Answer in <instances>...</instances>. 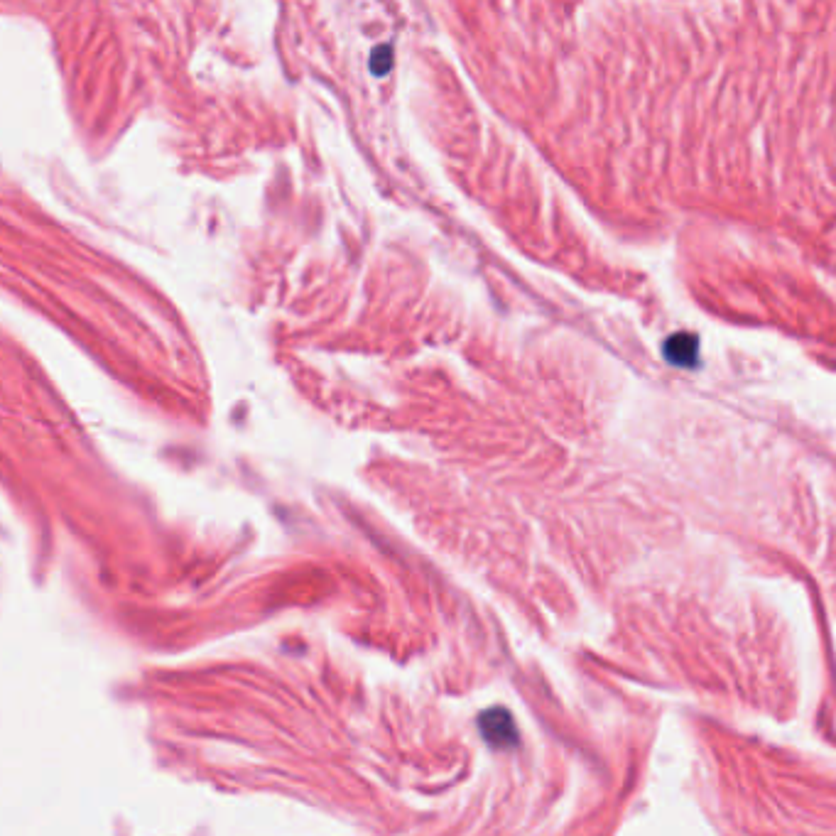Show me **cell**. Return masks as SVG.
Masks as SVG:
<instances>
[{"label": "cell", "instance_id": "2", "mask_svg": "<svg viewBox=\"0 0 836 836\" xmlns=\"http://www.w3.org/2000/svg\"><path fill=\"white\" fill-rule=\"evenodd\" d=\"M376 62H383V67H385V72H388L390 69V50L388 47H380L378 52H373V57H371V67Z\"/></svg>", "mask_w": 836, "mask_h": 836}, {"label": "cell", "instance_id": "1", "mask_svg": "<svg viewBox=\"0 0 836 836\" xmlns=\"http://www.w3.org/2000/svg\"><path fill=\"white\" fill-rule=\"evenodd\" d=\"M481 731L486 741L496 748H510L518 743V729L506 709H491L481 716Z\"/></svg>", "mask_w": 836, "mask_h": 836}]
</instances>
